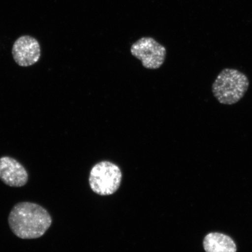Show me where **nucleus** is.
Here are the masks:
<instances>
[{"label": "nucleus", "instance_id": "1", "mask_svg": "<svg viewBox=\"0 0 252 252\" xmlns=\"http://www.w3.org/2000/svg\"><path fill=\"white\" fill-rule=\"evenodd\" d=\"M9 227L17 237L24 239L41 237L52 223L51 216L40 205L19 203L12 208L8 217Z\"/></svg>", "mask_w": 252, "mask_h": 252}, {"label": "nucleus", "instance_id": "5", "mask_svg": "<svg viewBox=\"0 0 252 252\" xmlns=\"http://www.w3.org/2000/svg\"><path fill=\"white\" fill-rule=\"evenodd\" d=\"M12 55L18 65L21 67H29L39 61L40 44L33 37L21 36L16 40L12 46Z\"/></svg>", "mask_w": 252, "mask_h": 252}, {"label": "nucleus", "instance_id": "6", "mask_svg": "<svg viewBox=\"0 0 252 252\" xmlns=\"http://www.w3.org/2000/svg\"><path fill=\"white\" fill-rule=\"evenodd\" d=\"M0 180L9 187H23L27 184L28 173L18 160L2 157L0 158Z\"/></svg>", "mask_w": 252, "mask_h": 252}, {"label": "nucleus", "instance_id": "2", "mask_svg": "<svg viewBox=\"0 0 252 252\" xmlns=\"http://www.w3.org/2000/svg\"><path fill=\"white\" fill-rule=\"evenodd\" d=\"M249 86L250 81L243 72L226 68L220 72L214 81L212 92L220 103L232 105L243 98Z\"/></svg>", "mask_w": 252, "mask_h": 252}, {"label": "nucleus", "instance_id": "3", "mask_svg": "<svg viewBox=\"0 0 252 252\" xmlns=\"http://www.w3.org/2000/svg\"><path fill=\"white\" fill-rule=\"evenodd\" d=\"M122 179L119 167L105 160L94 166L90 172L89 182L94 193L100 196H109L118 190Z\"/></svg>", "mask_w": 252, "mask_h": 252}, {"label": "nucleus", "instance_id": "7", "mask_svg": "<svg viewBox=\"0 0 252 252\" xmlns=\"http://www.w3.org/2000/svg\"><path fill=\"white\" fill-rule=\"evenodd\" d=\"M206 252H236L237 248L230 236L219 232L207 234L203 241Z\"/></svg>", "mask_w": 252, "mask_h": 252}, {"label": "nucleus", "instance_id": "4", "mask_svg": "<svg viewBox=\"0 0 252 252\" xmlns=\"http://www.w3.org/2000/svg\"><path fill=\"white\" fill-rule=\"evenodd\" d=\"M131 55L140 60L145 68L155 70L161 67L166 56L165 47L153 37H143L131 47Z\"/></svg>", "mask_w": 252, "mask_h": 252}]
</instances>
